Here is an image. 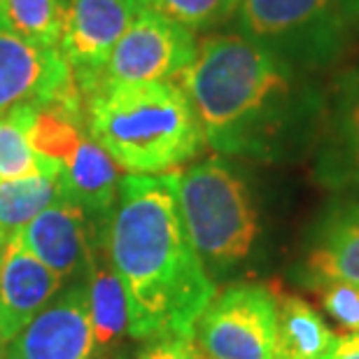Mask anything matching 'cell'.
<instances>
[{"label":"cell","instance_id":"obj_1","mask_svg":"<svg viewBox=\"0 0 359 359\" xmlns=\"http://www.w3.org/2000/svg\"><path fill=\"white\" fill-rule=\"evenodd\" d=\"M103 224L107 262L126 294L128 336L191 334L217 290L184 229L175 173H126Z\"/></svg>","mask_w":359,"mask_h":359},{"label":"cell","instance_id":"obj_2","mask_svg":"<svg viewBox=\"0 0 359 359\" xmlns=\"http://www.w3.org/2000/svg\"><path fill=\"white\" fill-rule=\"evenodd\" d=\"M173 82L205 142L224 152L269 149L301 98L290 63L248 35H208Z\"/></svg>","mask_w":359,"mask_h":359},{"label":"cell","instance_id":"obj_3","mask_svg":"<svg viewBox=\"0 0 359 359\" xmlns=\"http://www.w3.org/2000/svg\"><path fill=\"white\" fill-rule=\"evenodd\" d=\"M87 131L133 175L177 173L203 147V131L173 80L110 84L84 96Z\"/></svg>","mask_w":359,"mask_h":359},{"label":"cell","instance_id":"obj_4","mask_svg":"<svg viewBox=\"0 0 359 359\" xmlns=\"http://www.w3.org/2000/svg\"><path fill=\"white\" fill-rule=\"evenodd\" d=\"M184 229L203 266L226 271L252 252L259 217L250 189L226 161L203 159L175 173Z\"/></svg>","mask_w":359,"mask_h":359},{"label":"cell","instance_id":"obj_5","mask_svg":"<svg viewBox=\"0 0 359 359\" xmlns=\"http://www.w3.org/2000/svg\"><path fill=\"white\" fill-rule=\"evenodd\" d=\"M236 12L248 38L311 68L334 63L357 35L350 0H241Z\"/></svg>","mask_w":359,"mask_h":359},{"label":"cell","instance_id":"obj_6","mask_svg":"<svg viewBox=\"0 0 359 359\" xmlns=\"http://www.w3.org/2000/svg\"><path fill=\"white\" fill-rule=\"evenodd\" d=\"M194 31L154 7H142L96 73L77 75L82 93L110 84H138L175 80L196 54Z\"/></svg>","mask_w":359,"mask_h":359},{"label":"cell","instance_id":"obj_7","mask_svg":"<svg viewBox=\"0 0 359 359\" xmlns=\"http://www.w3.org/2000/svg\"><path fill=\"white\" fill-rule=\"evenodd\" d=\"M276 294L264 285H231L215 294L194 322L205 359H276Z\"/></svg>","mask_w":359,"mask_h":359},{"label":"cell","instance_id":"obj_8","mask_svg":"<svg viewBox=\"0 0 359 359\" xmlns=\"http://www.w3.org/2000/svg\"><path fill=\"white\" fill-rule=\"evenodd\" d=\"M17 105L49 107L87 121L84 93L59 47H38L0 24V114Z\"/></svg>","mask_w":359,"mask_h":359},{"label":"cell","instance_id":"obj_9","mask_svg":"<svg viewBox=\"0 0 359 359\" xmlns=\"http://www.w3.org/2000/svg\"><path fill=\"white\" fill-rule=\"evenodd\" d=\"M3 359H103L89 320L84 285L54 297L7 343Z\"/></svg>","mask_w":359,"mask_h":359},{"label":"cell","instance_id":"obj_10","mask_svg":"<svg viewBox=\"0 0 359 359\" xmlns=\"http://www.w3.org/2000/svg\"><path fill=\"white\" fill-rule=\"evenodd\" d=\"M59 52L77 75L96 73L142 7L133 0H59Z\"/></svg>","mask_w":359,"mask_h":359},{"label":"cell","instance_id":"obj_11","mask_svg":"<svg viewBox=\"0 0 359 359\" xmlns=\"http://www.w3.org/2000/svg\"><path fill=\"white\" fill-rule=\"evenodd\" d=\"M28 252L56 278L73 280L87 273L91 259L89 215L68 198H59L17 233Z\"/></svg>","mask_w":359,"mask_h":359},{"label":"cell","instance_id":"obj_12","mask_svg":"<svg viewBox=\"0 0 359 359\" xmlns=\"http://www.w3.org/2000/svg\"><path fill=\"white\" fill-rule=\"evenodd\" d=\"M59 290L61 278L12 236L0 269V327L7 339L12 341L35 315L45 311Z\"/></svg>","mask_w":359,"mask_h":359},{"label":"cell","instance_id":"obj_13","mask_svg":"<svg viewBox=\"0 0 359 359\" xmlns=\"http://www.w3.org/2000/svg\"><path fill=\"white\" fill-rule=\"evenodd\" d=\"M121 168L114 159L91 138L89 131L66 156L59 170L63 198L73 201L93 219L105 222L117 203Z\"/></svg>","mask_w":359,"mask_h":359},{"label":"cell","instance_id":"obj_14","mask_svg":"<svg viewBox=\"0 0 359 359\" xmlns=\"http://www.w3.org/2000/svg\"><path fill=\"white\" fill-rule=\"evenodd\" d=\"M306 271L308 283L343 280L359 285V205H343L325 219Z\"/></svg>","mask_w":359,"mask_h":359},{"label":"cell","instance_id":"obj_15","mask_svg":"<svg viewBox=\"0 0 359 359\" xmlns=\"http://www.w3.org/2000/svg\"><path fill=\"white\" fill-rule=\"evenodd\" d=\"M84 294H87V311L93 336H96L100 353L105 355L107 350L119 346L121 339L128 334V304L124 287L107 262V255L103 262L96 250H91Z\"/></svg>","mask_w":359,"mask_h":359},{"label":"cell","instance_id":"obj_16","mask_svg":"<svg viewBox=\"0 0 359 359\" xmlns=\"http://www.w3.org/2000/svg\"><path fill=\"white\" fill-rule=\"evenodd\" d=\"M273 294L278 311L276 359H320L334 346L336 334L306 299L278 290Z\"/></svg>","mask_w":359,"mask_h":359},{"label":"cell","instance_id":"obj_17","mask_svg":"<svg viewBox=\"0 0 359 359\" xmlns=\"http://www.w3.org/2000/svg\"><path fill=\"white\" fill-rule=\"evenodd\" d=\"M35 105H17L14 110L0 114V182L33 175H59L33 149L31 119Z\"/></svg>","mask_w":359,"mask_h":359},{"label":"cell","instance_id":"obj_18","mask_svg":"<svg viewBox=\"0 0 359 359\" xmlns=\"http://www.w3.org/2000/svg\"><path fill=\"white\" fill-rule=\"evenodd\" d=\"M59 198H63L59 175L3 180L0 182V231L12 238Z\"/></svg>","mask_w":359,"mask_h":359},{"label":"cell","instance_id":"obj_19","mask_svg":"<svg viewBox=\"0 0 359 359\" xmlns=\"http://www.w3.org/2000/svg\"><path fill=\"white\" fill-rule=\"evenodd\" d=\"M5 26L38 47H59V0H5Z\"/></svg>","mask_w":359,"mask_h":359},{"label":"cell","instance_id":"obj_20","mask_svg":"<svg viewBox=\"0 0 359 359\" xmlns=\"http://www.w3.org/2000/svg\"><path fill=\"white\" fill-rule=\"evenodd\" d=\"M334 128L339 135L343 159L359 182V66L348 70L336 84Z\"/></svg>","mask_w":359,"mask_h":359},{"label":"cell","instance_id":"obj_21","mask_svg":"<svg viewBox=\"0 0 359 359\" xmlns=\"http://www.w3.org/2000/svg\"><path fill=\"white\" fill-rule=\"evenodd\" d=\"M241 0H152L154 10L166 14L189 31H201L226 21L238 10Z\"/></svg>","mask_w":359,"mask_h":359},{"label":"cell","instance_id":"obj_22","mask_svg":"<svg viewBox=\"0 0 359 359\" xmlns=\"http://www.w3.org/2000/svg\"><path fill=\"white\" fill-rule=\"evenodd\" d=\"M318 294L322 308L348 334H359V285L343 280H318L308 283Z\"/></svg>","mask_w":359,"mask_h":359},{"label":"cell","instance_id":"obj_23","mask_svg":"<svg viewBox=\"0 0 359 359\" xmlns=\"http://www.w3.org/2000/svg\"><path fill=\"white\" fill-rule=\"evenodd\" d=\"M138 359H205L198 350L191 334H173L149 339V346L138 355Z\"/></svg>","mask_w":359,"mask_h":359},{"label":"cell","instance_id":"obj_24","mask_svg":"<svg viewBox=\"0 0 359 359\" xmlns=\"http://www.w3.org/2000/svg\"><path fill=\"white\" fill-rule=\"evenodd\" d=\"M320 359H359V334L336 336L334 346Z\"/></svg>","mask_w":359,"mask_h":359},{"label":"cell","instance_id":"obj_25","mask_svg":"<svg viewBox=\"0 0 359 359\" xmlns=\"http://www.w3.org/2000/svg\"><path fill=\"white\" fill-rule=\"evenodd\" d=\"M7 245H10V236H7L5 231H0V269H3V262H5Z\"/></svg>","mask_w":359,"mask_h":359},{"label":"cell","instance_id":"obj_26","mask_svg":"<svg viewBox=\"0 0 359 359\" xmlns=\"http://www.w3.org/2000/svg\"><path fill=\"white\" fill-rule=\"evenodd\" d=\"M353 5V14H355V26H357V33H359V0H350Z\"/></svg>","mask_w":359,"mask_h":359},{"label":"cell","instance_id":"obj_27","mask_svg":"<svg viewBox=\"0 0 359 359\" xmlns=\"http://www.w3.org/2000/svg\"><path fill=\"white\" fill-rule=\"evenodd\" d=\"M7 343H10V339H7L5 332H3V327H0V357H3L5 348H7Z\"/></svg>","mask_w":359,"mask_h":359},{"label":"cell","instance_id":"obj_28","mask_svg":"<svg viewBox=\"0 0 359 359\" xmlns=\"http://www.w3.org/2000/svg\"><path fill=\"white\" fill-rule=\"evenodd\" d=\"M0 24H5V0H0Z\"/></svg>","mask_w":359,"mask_h":359},{"label":"cell","instance_id":"obj_29","mask_svg":"<svg viewBox=\"0 0 359 359\" xmlns=\"http://www.w3.org/2000/svg\"><path fill=\"white\" fill-rule=\"evenodd\" d=\"M133 3H138L140 7H149L152 5V0H133Z\"/></svg>","mask_w":359,"mask_h":359}]
</instances>
